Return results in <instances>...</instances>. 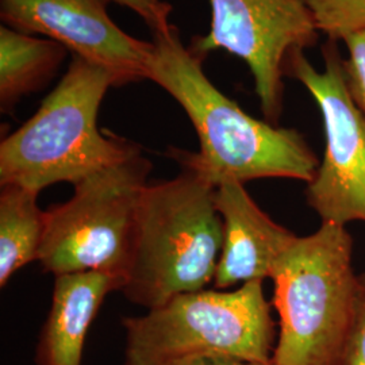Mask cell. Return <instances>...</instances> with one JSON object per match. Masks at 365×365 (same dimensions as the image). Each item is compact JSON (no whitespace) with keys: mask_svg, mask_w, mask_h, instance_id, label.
I'll use <instances>...</instances> for the list:
<instances>
[{"mask_svg":"<svg viewBox=\"0 0 365 365\" xmlns=\"http://www.w3.org/2000/svg\"><path fill=\"white\" fill-rule=\"evenodd\" d=\"M152 42L148 80L182 106L200 145L197 153L173 149L170 157L215 185L267 178L313 180L319 160L299 131L256 119L220 91L203 71L205 57L184 45L178 27Z\"/></svg>","mask_w":365,"mask_h":365,"instance_id":"obj_1","label":"cell"},{"mask_svg":"<svg viewBox=\"0 0 365 365\" xmlns=\"http://www.w3.org/2000/svg\"><path fill=\"white\" fill-rule=\"evenodd\" d=\"M215 188L185 165L173 179L145 185L120 288L126 299L152 310L214 283L222 248Z\"/></svg>","mask_w":365,"mask_h":365,"instance_id":"obj_2","label":"cell"},{"mask_svg":"<svg viewBox=\"0 0 365 365\" xmlns=\"http://www.w3.org/2000/svg\"><path fill=\"white\" fill-rule=\"evenodd\" d=\"M114 78L72 56L64 76L36 114L0 143V185L41 192L57 182H81L141 150L98 128V114Z\"/></svg>","mask_w":365,"mask_h":365,"instance_id":"obj_3","label":"cell"},{"mask_svg":"<svg viewBox=\"0 0 365 365\" xmlns=\"http://www.w3.org/2000/svg\"><path fill=\"white\" fill-rule=\"evenodd\" d=\"M279 333L274 365H341L352 331L359 274L345 226L322 222L274 267Z\"/></svg>","mask_w":365,"mask_h":365,"instance_id":"obj_4","label":"cell"},{"mask_svg":"<svg viewBox=\"0 0 365 365\" xmlns=\"http://www.w3.org/2000/svg\"><path fill=\"white\" fill-rule=\"evenodd\" d=\"M123 365H172L199 356L271 361L276 345L262 282L235 291L200 289L140 317H125Z\"/></svg>","mask_w":365,"mask_h":365,"instance_id":"obj_5","label":"cell"},{"mask_svg":"<svg viewBox=\"0 0 365 365\" xmlns=\"http://www.w3.org/2000/svg\"><path fill=\"white\" fill-rule=\"evenodd\" d=\"M153 168L143 150L73 185V196L46 210L39 249L43 272L125 276L141 194Z\"/></svg>","mask_w":365,"mask_h":365,"instance_id":"obj_6","label":"cell"},{"mask_svg":"<svg viewBox=\"0 0 365 365\" xmlns=\"http://www.w3.org/2000/svg\"><path fill=\"white\" fill-rule=\"evenodd\" d=\"M211 27L190 48L202 57L223 49L249 66L267 122L283 111L286 66L292 53L314 46L319 30L302 0H209Z\"/></svg>","mask_w":365,"mask_h":365,"instance_id":"obj_7","label":"cell"},{"mask_svg":"<svg viewBox=\"0 0 365 365\" xmlns=\"http://www.w3.org/2000/svg\"><path fill=\"white\" fill-rule=\"evenodd\" d=\"M324 53V72L302 51L292 53L286 76L297 78L313 95L325 125V155L307 182V205L322 222L346 226L365 222V123L346 88L336 42L329 41Z\"/></svg>","mask_w":365,"mask_h":365,"instance_id":"obj_8","label":"cell"},{"mask_svg":"<svg viewBox=\"0 0 365 365\" xmlns=\"http://www.w3.org/2000/svg\"><path fill=\"white\" fill-rule=\"evenodd\" d=\"M111 0H0L3 25L64 45L123 87L148 80L153 42L134 38L110 18Z\"/></svg>","mask_w":365,"mask_h":365,"instance_id":"obj_9","label":"cell"},{"mask_svg":"<svg viewBox=\"0 0 365 365\" xmlns=\"http://www.w3.org/2000/svg\"><path fill=\"white\" fill-rule=\"evenodd\" d=\"M215 207L222 220V248L215 289L271 279L297 235L272 221L249 195L244 182L225 180L215 188Z\"/></svg>","mask_w":365,"mask_h":365,"instance_id":"obj_10","label":"cell"},{"mask_svg":"<svg viewBox=\"0 0 365 365\" xmlns=\"http://www.w3.org/2000/svg\"><path fill=\"white\" fill-rule=\"evenodd\" d=\"M122 284V276L98 271L56 276L51 310L36 346V365H81L88 329L106 297L120 291Z\"/></svg>","mask_w":365,"mask_h":365,"instance_id":"obj_11","label":"cell"},{"mask_svg":"<svg viewBox=\"0 0 365 365\" xmlns=\"http://www.w3.org/2000/svg\"><path fill=\"white\" fill-rule=\"evenodd\" d=\"M69 51L60 42L0 26V111L13 114L19 102L43 90Z\"/></svg>","mask_w":365,"mask_h":365,"instance_id":"obj_12","label":"cell"},{"mask_svg":"<svg viewBox=\"0 0 365 365\" xmlns=\"http://www.w3.org/2000/svg\"><path fill=\"white\" fill-rule=\"evenodd\" d=\"M0 286L15 272L37 261L46 230V210L39 192L18 184L0 185Z\"/></svg>","mask_w":365,"mask_h":365,"instance_id":"obj_13","label":"cell"},{"mask_svg":"<svg viewBox=\"0 0 365 365\" xmlns=\"http://www.w3.org/2000/svg\"><path fill=\"white\" fill-rule=\"evenodd\" d=\"M329 41H344L365 29V0H302Z\"/></svg>","mask_w":365,"mask_h":365,"instance_id":"obj_14","label":"cell"},{"mask_svg":"<svg viewBox=\"0 0 365 365\" xmlns=\"http://www.w3.org/2000/svg\"><path fill=\"white\" fill-rule=\"evenodd\" d=\"M349 57L342 61L346 88L365 123V29L344 39Z\"/></svg>","mask_w":365,"mask_h":365,"instance_id":"obj_15","label":"cell"},{"mask_svg":"<svg viewBox=\"0 0 365 365\" xmlns=\"http://www.w3.org/2000/svg\"><path fill=\"white\" fill-rule=\"evenodd\" d=\"M341 365H365V272L359 274L356 314Z\"/></svg>","mask_w":365,"mask_h":365,"instance_id":"obj_16","label":"cell"},{"mask_svg":"<svg viewBox=\"0 0 365 365\" xmlns=\"http://www.w3.org/2000/svg\"><path fill=\"white\" fill-rule=\"evenodd\" d=\"M137 14L152 34H165L173 25L170 22L172 6L165 0H111Z\"/></svg>","mask_w":365,"mask_h":365,"instance_id":"obj_17","label":"cell"},{"mask_svg":"<svg viewBox=\"0 0 365 365\" xmlns=\"http://www.w3.org/2000/svg\"><path fill=\"white\" fill-rule=\"evenodd\" d=\"M172 365H274L272 361H248V360H240L233 357H225V356H199L187 359L179 363Z\"/></svg>","mask_w":365,"mask_h":365,"instance_id":"obj_18","label":"cell"}]
</instances>
